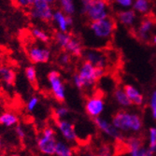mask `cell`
<instances>
[{
    "instance_id": "1",
    "label": "cell",
    "mask_w": 156,
    "mask_h": 156,
    "mask_svg": "<svg viewBox=\"0 0 156 156\" xmlns=\"http://www.w3.org/2000/svg\"><path fill=\"white\" fill-rule=\"evenodd\" d=\"M116 29V21L111 16H108L105 19L91 22L89 25L88 33L91 39L99 42H106L109 40Z\"/></svg>"
},
{
    "instance_id": "2",
    "label": "cell",
    "mask_w": 156,
    "mask_h": 156,
    "mask_svg": "<svg viewBox=\"0 0 156 156\" xmlns=\"http://www.w3.org/2000/svg\"><path fill=\"white\" fill-rule=\"evenodd\" d=\"M81 12L90 22L105 19L109 15V6L107 0H89L82 2Z\"/></svg>"
},
{
    "instance_id": "3",
    "label": "cell",
    "mask_w": 156,
    "mask_h": 156,
    "mask_svg": "<svg viewBox=\"0 0 156 156\" xmlns=\"http://www.w3.org/2000/svg\"><path fill=\"white\" fill-rule=\"evenodd\" d=\"M77 73L83 80L85 90L92 88L96 82L100 80L106 74V69L96 67L87 61H83L80 65Z\"/></svg>"
},
{
    "instance_id": "4",
    "label": "cell",
    "mask_w": 156,
    "mask_h": 156,
    "mask_svg": "<svg viewBox=\"0 0 156 156\" xmlns=\"http://www.w3.org/2000/svg\"><path fill=\"white\" fill-rule=\"evenodd\" d=\"M112 124L119 130L138 131L142 127V121L136 114H130L125 110H119L112 116Z\"/></svg>"
},
{
    "instance_id": "5",
    "label": "cell",
    "mask_w": 156,
    "mask_h": 156,
    "mask_svg": "<svg viewBox=\"0 0 156 156\" xmlns=\"http://www.w3.org/2000/svg\"><path fill=\"white\" fill-rule=\"evenodd\" d=\"M56 143H57V139H56V132L52 127H45L42 130L40 136L37 138V145L38 151L48 156H53L55 151Z\"/></svg>"
},
{
    "instance_id": "6",
    "label": "cell",
    "mask_w": 156,
    "mask_h": 156,
    "mask_svg": "<svg viewBox=\"0 0 156 156\" xmlns=\"http://www.w3.org/2000/svg\"><path fill=\"white\" fill-rule=\"evenodd\" d=\"M53 11L52 5L45 0H35L32 7L29 9V16L34 21L49 23L52 20Z\"/></svg>"
},
{
    "instance_id": "7",
    "label": "cell",
    "mask_w": 156,
    "mask_h": 156,
    "mask_svg": "<svg viewBox=\"0 0 156 156\" xmlns=\"http://www.w3.org/2000/svg\"><path fill=\"white\" fill-rule=\"evenodd\" d=\"M27 57L32 64H46L51 58V51L44 43H33L26 50Z\"/></svg>"
},
{
    "instance_id": "8",
    "label": "cell",
    "mask_w": 156,
    "mask_h": 156,
    "mask_svg": "<svg viewBox=\"0 0 156 156\" xmlns=\"http://www.w3.org/2000/svg\"><path fill=\"white\" fill-rule=\"evenodd\" d=\"M48 83L50 91L54 97V99L57 102L62 103L66 100V85L65 81L61 76V74L56 71V70H51L47 75Z\"/></svg>"
},
{
    "instance_id": "9",
    "label": "cell",
    "mask_w": 156,
    "mask_h": 156,
    "mask_svg": "<svg viewBox=\"0 0 156 156\" xmlns=\"http://www.w3.org/2000/svg\"><path fill=\"white\" fill-rule=\"evenodd\" d=\"M83 60L87 61L94 65L96 67H101L104 69H107L109 64V60L108 58V55L97 49H89V50H85L82 53Z\"/></svg>"
},
{
    "instance_id": "10",
    "label": "cell",
    "mask_w": 156,
    "mask_h": 156,
    "mask_svg": "<svg viewBox=\"0 0 156 156\" xmlns=\"http://www.w3.org/2000/svg\"><path fill=\"white\" fill-rule=\"evenodd\" d=\"M56 128L61 134L62 137L69 143L76 142L78 140V136L76 133L75 125L66 119L56 120Z\"/></svg>"
},
{
    "instance_id": "11",
    "label": "cell",
    "mask_w": 156,
    "mask_h": 156,
    "mask_svg": "<svg viewBox=\"0 0 156 156\" xmlns=\"http://www.w3.org/2000/svg\"><path fill=\"white\" fill-rule=\"evenodd\" d=\"M105 108V102L99 95H93L87 98L85 102V111L91 118H96L101 115Z\"/></svg>"
},
{
    "instance_id": "12",
    "label": "cell",
    "mask_w": 156,
    "mask_h": 156,
    "mask_svg": "<svg viewBox=\"0 0 156 156\" xmlns=\"http://www.w3.org/2000/svg\"><path fill=\"white\" fill-rule=\"evenodd\" d=\"M154 25H155V22L151 18L145 17L144 19H142V21L139 23L136 28V37L143 42L150 40L151 38L150 34L153 30Z\"/></svg>"
},
{
    "instance_id": "13",
    "label": "cell",
    "mask_w": 156,
    "mask_h": 156,
    "mask_svg": "<svg viewBox=\"0 0 156 156\" xmlns=\"http://www.w3.org/2000/svg\"><path fill=\"white\" fill-rule=\"evenodd\" d=\"M94 122L99 130H101L102 132L106 133L109 136L114 137L115 139L122 137L121 133L119 132V130L113 124L109 123L107 120L102 119L100 117H96V118H94Z\"/></svg>"
},
{
    "instance_id": "14",
    "label": "cell",
    "mask_w": 156,
    "mask_h": 156,
    "mask_svg": "<svg viewBox=\"0 0 156 156\" xmlns=\"http://www.w3.org/2000/svg\"><path fill=\"white\" fill-rule=\"evenodd\" d=\"M68 15L65 12H63L60 9H55L52 14V22L54 23L55 26L57 27L58 31H63V32H68L69 30V25L67 23Z\"/></svg>"
},
{
    "instance_id": "15",
    "label": "cell",
    "mask_w": 156,
    "mask_h": 156,
    "mask_svg": "<svg viewBox=\"0 0 156 156\" xmlns=\"http://www.w3.org/2000/svg\"><path fill=\"white\" fill-rule=\"evenodd\" d=\"M117 18L121 24L125 27H130L134 25L136 20V12L133 9H122L117 13Z\"/></svg>"
},
{
    "instance_id": "16",
    "label": "cell",
    "mask_w": 156,
    "mask_h": 156,
    "mask_svg": "<svg viewBox=\"0 0 156 156\" xmlns=\"http://www.w3.org/2000/svg\"><path fill=\"white\" fill-rule=\"evenodd\" d=\"M122 89L124 90L125 94H127V96H128V98L130 99V101L132 102L133 105L141 106L143 104L144 96L138 91L137 88H136L131 84H125Z\"/></svg>"
},
{
    "instance_id": "17",
    "label": "cell",
    "mask_w": 156,
    "mask_h": 156,
    "mask_svg": "<svg viewBox=\"0 0 156 156\" xmlns=\"http://www.w3.org/2000/svg\"><path fill=\"white\" fill-rule=\"evenodd\" d=\"M16 80V72L8 66L0 65V82L5 84L6 86L10 87Z\"/></svg>"
},
{
    "instance_id": "18",
    "label": "cell",
    "mask_w": 156,
    "mask_h": 156,
    "mask_svg": "<svg viewBox=\"0 0 156 156\" xmlns=\"http://www.w3.org/2000/svg\"><path fill=\"white\" fill-rule=\"evenodd\" d=\"M64 51H66L72 56H75V57H81L84 49H83L82 42L79 38L72 37Z\"/></svg>"
},
{
    "instance_id": "19",
    "label": "cell",
    "mask_w": 156,
    "mask_h": 156,
    "mask_svg": "<svg viewBox=\"0 0 156 156\" xmlns=\"http://www.w3.org/2000/svg\"><path fill=\"white\" fill-rule=\"evenodd\" d=\"M19 123V117L16 113L11 111H4L0 113V125L8 127H15Z\"/></svg>"
},
{
    "instance_id": "20",
    "label": "cell",
    "mask_w": 156,
    "mask_h": 156,
    "mask_svg": "<svg viewBox=\"0 0 156 156\" xmlns=\"http://www.w3.org/2000/svg\"><path fill=\"white\" fill-rule=\"evenodd\" d=\"M30 33H31V36L37 41V42H40V43H44V44H47L51 41V36L50 34L44 30L42 29V28L38 27V26H34L30 29Z\"/></svg>"
},
{
    "instance_id": "21",
    "label": "cell",
    "mask_w": 156,
    "mask_h": 156,
    "mask_svg": "<svg viewBox=\"0 0 156 156\" xmlns=\"http://www.w3.org/2000/svg\"><path fill=\"white\" fill-rule=\"evenodd\" d=\"M72 36L68 32H63V31H56L53 36L54 42L59 48L65 50L69 40L71 39Z\"/></svg>"
},
{
    "instance_id": "22",
    "label": "cell",
    "mask_w": 156,
    "mask_h": 156,
    "mask_svg": "<svg viewBox=\"0 0 156 156\" xmlns=\"http://www.w3.org/2000/svg\"><path fill=\"white\" fill-rule=\"evenodd\" d=\"M56 3L58 4L59 9L65 12L66 15L72 16L76 12V5L74 0H57Z\"/></svg>"
},
{
    "instance_id": "23",
    "label": "cell",
    "mask_w": 156,
    "mask_h": 156,
    "mask_svg": "<svg viewBox=\"0 0 156 156\" xmlns=\"http://www.w3.org/2000/svg\"><path fill=\"white\" fill-rule=\"evenodd\" d=\"M54 156H73V149L69 144L64 142V141L57 140Z\"/></svg>"
},
{
    "instance_id": "24",
    "label": "cell",
    "mask_w": 156,
    "mask_h": 156,
    "mask_svg": "<svg viewBox=\"0 0 156 156\" xmlns=\"http://www.w3.org/2000/svg\"><path fill=\"white\" fill-rule=\"evenodd\" d=\"M132 9L138 14L146 15L151 10L150 0H134Z\"/></svg>"
},
{
    "instance_id": "25",
    "label": "cell",
    "mask_w": 156,
    "mask_h": 156,
    "mask_svg": "<svg viewBox=\"0 0 156 156\" xmlns=\"http://www.w3.org/2000/svg\"><path fill=\"white\" fill-rule=\"evenodd\" d=\"M113 96H114L116 102L122 107H130L133 105L122 88H116L113 93Z\"/></svg>"
},
{
    "instance_id": "26",
    "label": "cell",
    "mask_w": 156,
    "mask_h": 156,
    "mask_svg": "<svg viewBox=\"0 0 156 156\" xmlns=\"http://www.w3.org/2000/svg\"><path fill=\"white\" fill-rule=\"evenodd\" d=\"M94 154L96 156H117L114 145H111L108 143H102L101 145H99L95 151Z\"/></svg>"
},
{
    "instance_id": "27",
    "label": "cell",
    "mask_w": 156,
    "mask_h": 156,
    "mask_svg": "<svg viewBox=\"0 0 156 156\" xmlns=\"http://www.w3.org/2000/svg\"><path fill=\"white\" fill-rule=\"evenodd\" d=\"M24 75L26 80L29 81L31 84H35L37 80V69L34 66H28L25 67L24 70Z\"/></svg>"
},
{
    "instance_id": "28",
    "label": "cell",
    "mask_w": 156,
    "mask_h": 156,
    "mask_svg": "<svg viewBox=\"0 0 156 156\" xmlns=\"http://www.w3.org/2000/svg\"><path fill=\"white\" fill-rule=\"evenodd\" d=\"M69 114V108L66 106H58L53 110V115L56 120L65 119Z\"/></svg>"
},
{
    "instance_id": "29",
    "label": "cell",
    "mask_w": 156,
    "mask_h": 156,
    "mask_svg": "<svg viewBox=\"0 0 156 156\" xmlns=\"http://www.w3.org/2000/svg\"><path fill=\"white\" fill-rule=\"evenodd\" d=\"M71 54L69 52H67L66 51H62L57 57V63L61 66H67L70 63H71Z\"/></svg>"
},
{
    "instance_id": "30",
    "label": "cell",
    "mask_w": 156,
    "mask_h": 156,
    "mask_svg": "<svg viewBox=\"0 0 156 156\" xmlns=\"http://www.w3.org/2000/svg\"><path fill=\"white\" fill-rule=\"evenodd\" d=\"M38 104H39V98H38V96H36V95L31 96L29 99H28V101L26 103V109H27V111H29V112L34 111L37 108Z\"/></svg>"
},
{
    "instance_id": "31",
    "label": "cell",
    "mask_w": 156,
    "mask_h": 156,
    "mask_svg": "<svg viewBox=\"0 0 156 156\" xmlns=\"http://www.w3.org/2000/svg\"><path fill=\"white\" fill-rule=\"evenodd\" d=\"M111 2L117 8H121L122 9H130L133 6L134 0H111Z\"/></svg>"
},
{
    "instance_id": "32",
    "label": "cell",
    "mask_w": 156,
    "mask_h": 156,
    "mask_svg": "<svg viewBox=\"0 0 156 156\" xmlns=\"http://www.w3.org/2000/svg\"><path fill=\"white\" fill-rule=\"evenodd\" d=\"M15 2L16 6L23 9H29L35 0H13Z\"/></svg>"
},
{
    "instance_id": "33",
    "label": "cell",
    "mask_w": 156,
    "mask_h": 156,
    "mask_svg": "<svg viewBox=\"0 0 156 156\" xmlns=\"http://www.w3.org/2000/svg\"><path fill=\"white\" fill-rule=\"evenodd\" d=\"M150 135H151V143H150V151L153 152L156 149V128L152 127L150 129Z\"/></svg>"
},
{
    "instance_id": "34",
    "label": "cell",
    "mask_w": 156,
    "mask_h": 156,
    "mask_svg": "<svg viewBox=\"0 0 156 156\" xmlns=\"http://www.w3.org/2000/svg\"><path fill=\"white\" fill-rule=\"evenodd\" d=\"M72 81L73 84L75 85V87L79 90H84V83L83 80H81V78L80 77V75L76 72L73 77H72Z\"/></svg>"
},
{
    "instance_id": "35",
    "label": "cell",
    "mask_w": 156,
    "mask_h": 156,
    "mask_svg": "<svg viewBox=\"0 0 156 156\" xmlns=\"http://www.w3.org/2000/svg\"><path fill=\"white\" fill-rule=\"evenodd\" d=\"M150 107H151V109L152 117L156 120V91H153L151 95Z\"/></svg>"
},
{
    "instance_id": "36",
    "label": "cell",
    "mask_w": 156,
    "mask_h": 156,
    "mask_svg": "<svg viewBox=\"0 0 156 156\" xmlns=\"http://www.w3.org/2000/svg\"><path fill=\"white\" fill-rule=\"evenodd\" d=\"M15 134H16L17 137L19 139H21V140H23L25 138V136H26V133H25L24 128L23 126L19 125V124H17L15 126Z\"/></svg>"
},
{
    "instance_id": "37",
    "label": "cell",
    "mask_w": 156,
    "mask_h": 156,
    "mask_svg": "<svg viewBox=\"0 0 156 156\" xmlns=\"http://www.w3.org/2000/svg\"><path fill=\"white\" fill-rule=\"evenodd\" d=\"M131 153L133 156H151V154H152V152L151 151H145L142 148L136 150V151H133Z\"/></svg>"
},
{
    "instance_id": "38",
    "label": "cell",
    "mask_w": 156,
    "mask_h": 156,
    "mask_svg": "<svg viewBox=\"0 0 156 156\" xmlns=\"http://www.w3.org/2000/svg\"><path fill=\"white\" fill-rule=\"evenodd\" d=\"M150 39L151 40V43H152V44L156 45V34H155V35H153L152 37H151V38H150Z\"/></svg>"
},
{
    "instance_id": "39",
    "label": "cell",
    "mask_w": 156,
    "mask_h": 156,
    "mask_svg": "<svg viewBox=\"0 0 156 156\" xmlns=\"http://www.w3.org/2000/svg\"><path fill=\"white\" fill-rule=\"evenodd\" d=\"M45 1H47V2L50 3L51 5H53V4L56 3V1H57V0H45Z\"/></svg>"
},
{
    "instance_id": "40",
    "label": "cell",
    "mask_w": 156,
    "mask_h": 156,
    "mask_svg": "<svg viewBox=\"0 0 156 156\" xmlns=\"http://www.w3.org/2000/svg\"><path fill=\"white\" fill-rule=\"evenodd\" d=\"M83 156H96L94 153H91V152H89V153H86V154H84Z\"/></svg>"
},
{
    "instance_id": "41",
    "label": "cell",
    "mask_w": 156,
    "mask_h": 156,
    "mask_svg": "<svg viewBox=\"0 0 156 156\" xmlns=\"http://www.w3.org/2000/svg\"><path fill=\"white\" fill-rule=\"evenodd\" d=\"M1 146H2V140H1V137H0V149H1Z\"/></svg>"
},
{
    "instance_id": "42",
    "label": "cell",
    "mask_w": 156,
    "mask_h": 156,
    "mask_svg": "<svg viewBox=\"0 0 156 156\" xmlns=\"http://www.w3.org/2000/svg\"><path fill=\"white\" fill-rule=\"evenodd\" d=\"M9 156H20V155H18V154H15V153H13V154H10Z\"/></svg>"
},
{
    "instance_id": "43",
    "label": "cell",
    "mask_w": 156,
    "mask_h": 156,
    "mask_svg": "<svg viewBox=\"0 0 156 156\" xmlns=\"http://www.w3.org/2000/svg\"><path fill=\"white\" fill-rule=\"evenodd\" d=\"M82 2H84V1H89V0H81Z\"/></svg>"
}]
</instances>
